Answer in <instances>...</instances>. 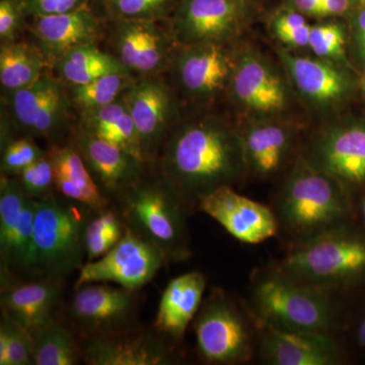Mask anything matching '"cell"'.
<instances>
[{"label":"cell","instance_id":"2","mask_svg":"<svg viewBox=\"0 0 365 365\" xmlns=\"http://www.w3.org/2000/svg\"><path fill=\"white\" fill-rule=\"evenodd\" d=\"M148 169L112 204L125 225L157 246L168 263L187 260L192 255L187 225L192 211L169 182Z\"/></svg>","mask_w":365,"mask_h":365},{"label":"cell","instance_id":"23","mask_svg":"<svg viewBox=\"0 0 365 365\" xmlns=\"http://www.w3.org/2000/svg\"><path fill=\"white\" fill-rule=\"evenodd\" d=\"M260 350L273 365H332L339 361V349L330 333L282 330L257 319Z\"/></svg>","mask_w":365,"mask_h":365},{"label":"cell","instance_id":"43","mask_svg":"<svg viewBox=\"0 0 365 365\" xmlns=\"http://www.w3.org/2000/svg\"><path fill=\"white\" fill-rule=\"evenodd\" d=\"M311 18H325L322 0H287V6Z\"/></svg>","mask_w":365,"mask_h":365},{"label":"cell","instance_id":"38","mask_svg":"<svg viewBox=\"0 0 365 365\" xmlns=\"http://www.w3.org/2000/svg\"><path fill=\"white\" fill-rule=\"evenodd\" d=\"M16 178L26 195L35 200H44L57 193L54 168L48 150Z\"/></svg>","mask_w":365,"mask_h":365},{"label":"cell","instance_id":"24","mask_svg":"<svg viewBox=\"0 0 365 365\" xmlns=\"http://www.w3.org/2000/svg\"><path fill=\"white\" fill-rule=\"evenodd\" d=\"M66 279L11 281L1 285L0 307L19 325L33 334L58 319Z\"/></svg>","mask_w":365,"mask_h":365},{"label":"cell","instance_id":"4","mask_svg":"<svg viewBox=\"0 0 365 365\" xmlns=\"http://www.w3.org/2000/svg\"><path fill=\"white\" fill-rule=\"evenodd\" d=\"M348 209L344 186L302 158L283 180L274 212L297 242L342 227Z\"/></svg>","mask_w":365,"mask_h":365},{"label":"cell","instance_id":"44","mask_svg":"<svg viewBox=\"0 0 365 365\" xmlns=\"http://www.w3.org/2000/svg\"><path fill=\"white\" fill-rule=\"evenodd\" d=\"M9 349V333L6 327L2 322H0V365L6 364Z\"/></svg>","mask_w":365,"mask_h":365},{"label":"cell","instance_id":"11","mask_svg":"<svg viewBox=\"0 0 365 365\" xmlns=\"http://www.w3.org/2000/svg\"><path fill=\"white\" fill-rule=\"evenodd\" d=\"M167 263L157 246L125 225L123 237L111 251L98 260L86 262L81 268L74 289L86 283L107 282L137 292Z\"/></svg>","mask_w":365,"mask_h":365},{"label":"cell","instance_id":"39","mask_svg":"<svg viewBox=\"0 0 365 365\" xmlns=\"http://www.w3.org/2000/svg\"><path fill=\"white\" fill-rule=\"evenodd\" d=\"M1 322L9 333V349L4 365H35L32 335L2 312Z\"/></svg>","mask_w":365,"mask_h":365},{"label":"cell","instance_id":"20","mask_svg":"<svg viewBox=\"0 0 365 365\" xmlns=\"http://www.w3.org/2000/svg\"><path fill=\"white\" fill-rule=\"evenodd\" d=\"M71 144L83 158L91 177L111 202L135 184L150 165L128 151L78 127Z\"/></svg>","mask_w":365,"mask_h":365},{"label":"cell","instance_id":"22","mask_svg":"<svg viewBox=\"0 0 365 365\" xmlns=\"http://www.w3.org/2000/svg\"><path fill=\"white\" fill-rule=\"evenodd\" d=\"M241 133L248 174L267 180L287 167L295 143L292 127L281 118L247 119Z\"/></svg>","mask_w":365,"mask_h":365},{"label":"cell","instance_id":"29","mask_svg":"<svg viewBox=\"0 0 365 365\" xmlns=\"http://www.w3.org/2000/svg\"><path fill=\"white\" fill-rule=\"evenodd\" d=\"M52 68L56 78L67 86L86 85L108 74L130 73L116 56L103 52L98 44L81 46L71 50Z\"/></svg>","mask_w":365,"mask_h":365},{"label":"cell","instance_id":"14","mask_svg":"<svg viewBox=\"0 0 365 365\" xmlns=\"http://www.w3.org/2000/svg\"><path fill=\"white\" fill-rule=\"evenodd\" d=\"M140 141L144 163L153 165L177 123L174 91L160 76L136 78L123 95Z\"/></svg>","mask_w":365,"mask_h":365},{"label":"cell","instance_id":"6","mask_svg":"<svg viewBox=\"0 0 365 365\" xmlns=\"http://www.w3.org/2000/svg\"><path fill=\"white\" fill-rule=\"evenodd\" d=\"M330 292L290 279L279 270L258 274L252 287L254 316L282 330L331 333Z\"/></svg>","mask_w":365,"mask_h":365},{"label":"cell","instance_id":"16","mask_svg":"<svg viewBox=\"0 0 365 365\" xmlns=\"http://www.w3.org/2000/svg\"><path fill=\"white\" fill-rule=\"evenodd\" d=\"M235 54L227 45L205 43L182 46L172 68L185 96L199 104H208L227 91Z\"/></svg>","mask_w":365,"mask_h":365},{"label":"cell","instance_id":"18","mask_svg":"<svg viewBox=\"0 0 365 365\" xmlns=\"http://www.w3.org/2000/svg\"><path fill=\"white\" fill-rule=\"evenodd\" d=\"M343 186L365 182V125H331L319 132L304 157Z\"/></svg>","mask_w":365,"mask_h":365},{"label":"cell","instance_id":"40","mask_svg":"<svg viewBox=\"0 0 365 365\" xmlns=\"http://www.w3.org/2000/svg\"><path fill=\"white\" fill-rule=\"evenodd\" d=\"M24 0H0V40L14 42L26 26Z\"/></svg>","mask_w":365,"mask_h":365},{"label":"cell","instance_id":"17","mask_svg":"<svg viewBox=\"0 0 365 365\" xmlns=\"http://www.w3.org/2000/svg\"><path fill=\"white\" fill-rule=\"evenodd\" d=\"M81 340L83 364L90 365H170L180 361L174 341L157 329L138 327L111 337Z\"/></svg>","mask_w":365,"mask_h":365},{"label":"cell","instance_id":"35","mask_svg":"<svg viewBox=\"0 0 365 365\" xmlns=\"http://www.w3.org/2000/svg\"><path fill=\"white\" fill-rule=\"evenodd\" d=\"M271 30L282 47L289 50L309 47L312 25L307 16L285 6L274 14L271 20Z\"/></svg>","mask_w":365,"mask_h":365},{"label":"cell","instance_id":"12","mask_svg":"<svg viewBox=\"0 0 365 365\" xmlns=\"http://www.w3.org/2000/svg\"><path fill=\"white\" fill-rule=\"evenodd\" d=\"M6 100L19 130L52 144H62L72 104L68 91L56 76L45 71L32 86L6 93Z\"/></svg>","mask_w":365,"mask_h":365},{"label":"cell","instance_id":"21","mask_svg":"<svg viewBox=\"0 0 365 365\" xmlns=\"http://www.w3.org/2000/svg\"><path fill=\"white\" fill-rule=\"evenodd\" d=\"M198 210L210 216L232 235L246 244H260L277 234L279 223L272 209L237 193L225 186L204 196Z\"/></svg>","mask_w":365,"mask_h":365},{"label":"cell","instance_id":"25","mask_svg":"<svg viewBox=\"0 0 365 365\" xmlns=\"http://www.w3.org/2000/svg\"><path fill=\"white\" fill-rule=\"evenodd\" d=\"M31 19L29 30L48 66L76 48L98 44L103 35L101 21L88 6L73 13Z\"/></svg>","mask_w":365,"mask_h":365},{"label":"cell","instance_id":"32","mask_svg":"<svg viewBox=\"0 0 365 365\" xmlns=\"http://www.w3.org/2000/svg\"><path fill=\"white\" fill-rule=\"evenodd\" d=\"M136 78L130 73H112L86 85L68 86L72 107L81 113L111 104L124 95Z\"/></svg>","mask_w":365,"mask_h":365},{"label":"cell","instance_id":"48","mask_svg":"<svg viewBox=\"0 0 365 365\" xmlns=\"http://www.w3.org/2000/svg\"><path fill=\"white\" fill-rule=\"evenodd\" d=\"M359 4H360V2L364 1V0H359Z\"/></svg>","mask_w":365,"mask_h":365},{"label":"cell","instance_id":"41","mask_svg":"<svg viewBox=\"0 0 365 365\" xmlns=\"http://www.w3.org/2000/svg\"><path fill=\"white\" fill-rule=\"evenodd\" d=\"M90 0H24L26 18L73 13L88 6Z\"/></svg>","mask_w":365,"mask_h":365},{"label":"cell","instance_id":"5","mask_svg":"<svg viewBox=\"0 0 365 365\" xmlns=\"http://www.w3.org/2000/svg\"><path fill=\"white\" fill-rule=\"evenodd\" d=\"M290 279L332 294L365 272V242L342 227L294 242L275 267Z\"/></svg>","mask_w":365,"mask_h":365},{"label":"cell","instance_id":"13","mask_svg":"<svg viewBox=\"0 0 365 365\" xmlns=\"http://www.w3.org/2000/svg\"><path fill=\"white\" fill-rule=\"evenodd\" d=\"M37 200L16 177L0 176V267L1 285L25 277L32 250Z\"/></svg>","mask_w":365,"mask_h":365},{"label":"cell","instance_id":"47","mask_svg":"<svg viewBox=\"0 0 365 365\" xmlns=\"http://www.w3.org/2000/svg\"><path fill=\"white\" fill-rule=\"evenodd\" d=\"M362 213H364V217L365 220V200L364 201V204H362Z\"/></svg>","mask_w":365,"mask_h":365},{"label":"cell","instance_id":"3","mask_svg":"<svg viewBox=\"0 0 365 365\" xmlns=\"http://www.w3.org/2000/svg\"><path fill=\"white\" fill-rule=\"evenodd\" d=\"M96 210L55 193L37 200L26 278L66 279L86 262V232Z\"/></svg>","mask_w":365,"mask_h":365},{"label":"cell","instance_id":"10","mask_svg":"<svg viewBox=\"0 0 365 365\" xmlns=\"http://www.w3.org/2000/svg\"><path fill=\"white\" fill-rule=\"evenodd\" d=\"M227 93L247 119L280 118L290 105L287 81L265 57L248 48L235 52Z\"/></svg>","mask_w":365,"mask_h":365},{"label":"cell","instance_id":"33","mask_svg":"<svg viewBox=\"0 0 365 365\" xmlns=\"http://www.w3.org/2000/svg\"><path fill=\"white\" fill-rule=\"evenodd\" d=\"M124 232L125 223L113 204L102 210H96L86 227V262L105 256L116 246Z\"/></svg>","mask_w":365,"mask_h":365},{"label":"cell","instance_id":"1","mask_svg":"<svg viewBox=\"0 0 365 365\" xmlns=\"http://www.w3.org/2000/svg\"><path fill=\"white\" fill-rule=\"evenodd\" d=\"M151 167L191 211L204 196L248 174L239 129L211 116L178 121Z\"/></svg>","mask_w":365,"mask_h":365},{"label":"cell","instance_id":"19","mask_svg":"<svg viewBox=\"0 0 365 365\" xmlns=\"http://www.w3.org/2000/svg\"><path fill=\"white\" fill-rule=\"evenodd\" d=\"M277 53L292 86L307 104L319 110H331L349 95L351 81L342 63L297 54L282 46Z\"/></svg>","mask_w":365,"mask_h":365},{"label":"cell","instance_id":"46","mask_svg":"<svg viewBox=\"0 0 365 365\" xmlns=\"http://www.w3.org/2000/svg\"><path fill=\"white\" fill-rule=\"evenodd\" d=\"M360 86H361V91L365 97V68L364 74H362L361 81H360Z\"/></svg>","mask_w":365,"mask_h":365},{"label":"cell","instance_id":"31","mask_svg":"<svg viewBox=\"0 0 365 365\" xmlns=\"http://www.w3.org/2000/svg\"><path fill=\"white\" fill-rule=\"evenodd\" d=\"M35 365H78L83 362L81 340L71 326L56 319L31 334Z\"/></svg>","mask_w":365,"mask_h":365},{"label":"cell","instance_id":"8","mask_svg":"<svg viewBox=\"0 0 365 365\" xmlns=\"http://www.w3.org/2000/svg\"><path fill=\"white\" fill-rule=\"evenodd\" d=\"M199 355L210 364H240L253 355L248 322L225 292L213 290L194 319Z\"/></svg>","mask_w":365,"mask_h":365},{"label":"cell","instance_id":"28","mask_svg":"<svg viewBox=\"0 0 365 365\" xmlns=\"http://www.w3.org/2000/svg\"><path fill=\"white\" fill-rule=\"evenodd\" d=\"M78 126L103 140L123 148L144 163L138 132L123 96L111 104L81 113Z\"/></svg>","mask_w":365,"mask_h":365},{"label":"cell","instance_id":"9","mask_svg":"<svg viewBox=\"0 0 365 365\" xmlns=\"http://www.w3.org/2000/svg\"><path fill=\"white\" fill-rule=\"evenodd\" d=\"M256 0H181L173 11L170 30L185 45H228L257 14Z\"/></svg>","mask_w":365,"mask_h":365},{"label":"cell","instance_id":"37","mask_svg":"<svg viewBox=\"0 0 365 365\" xmlns=\"http://www.w3.org/2000/svg\"><path fill=\"white\" fill-rule=\"evenodd\" d=\"M34 138L35 137L24 135L2 146L1 175L18 177L45 155L47 150H43Z\"/></svg>","mask_w":365,"mask_h":365},{"label":"cell","instance_id":"34","mask_svg":"<svg viewBox=\"0 0 365 365\" xmlns=\"http://www.w3.org/2000/svg\"><path fill=\"white\" fill-rule=\"evenodd\" d=\"M113 21H162L173 14L177 0H103Z\"/></svg>","mask_w":365,"mask_h":365},{"label":"cell","instance_id":"30","mask_svg":"<svg viewBox=\"0 0 365 365\" xmlns=\"http://www.w3.org/2000/svg\"><path fill=\"white\" fill-rule=\"evenodd\" d=\"M48 67L44 55L35 43L14 41L0 47V85L6 93L32 86Z\"/></svg>","mask_w":365,"mask_h":365},{"label":"cell","instance_id":"15","mask_svg":"<svg viewBox=\"0 0 365 365\" xmlns=\"http://www.w3.org/2000/svg\"><path fill=\"white\" fill-rule=\"evenodd\" d=\"M160 21H114L111 30L112 54L138 78L160 76L172 67L177 43Z\"/></svg>","mask_w":365,"mask_h":365},{"label":"cell","instance_id":"42","mask_svg":"<svg viewBox=\"0 0 365 365\" xmlns=\"http://www.w3.org/2000/svg\"><path fill=\"white\" fill-rule=\"evenodd\" d=\"M353 37L360 61L365 63V0L352 11Z\"/></svg>","mask_w":365,"mask_h":365},{"label":"cell","instance_id":"45","mask_svg":"<svg viewBox=\"0 0 365 365\" xmlns=\"http://www.w3.org/2000/svg\"><path fill=\"white\" fill-rule=\"evenodd\" d=\"M357 340L361 346H365V318L362 321L361 325L359 329V334H357Z\"/></svg>","mask_w":365,"mask_h":365},{"label":"cell","instance_id":"7","mask_svg":"<svg viewBox=\"0 0 365 365\" xmlns=\"http://www.w3.org/2000/svg\"><path fill=\"white\" fill-rule=\"evenodd\" d=\"M135 290L107 282L76 288L67 318L79 339L111 337L140 327Z\"/></svg>","mask_w":365,"mask_h":365},{"label":"cell","instance_id":"26","mask_svg":"<svg viewBox=\"0 0 365 365\" xmlns=\"http://www.w3.org/2000/svg\"><path fill=\"white\" fill-rule=\"evenodd\" d=\"M205 290L202 273L194 271L174 278L163 292L153 327L174 342L182 340L200 309Z\"/></svg>","mask_w":365,"mask_h":365},{"label":"cell","instance_id":"27","mask_svg":"<svg viewBox=\"0 0 365 365\" xmlns=\"http://www.w3.org/2000/svg\"><path fill=\"white\" fill-rule=\"evenodd\" d=\"M55 173V188L60 195L85 204L93 210L112 205L91 177L83 158L69 144H52L48 150Z\"/></svg>","mask_w":365,"mask_h":365},{"label":"cell","instance_id":"36","mask_svg":"<svg viewBox=\"0 0 365 365\" xmlns=\"http://www.w3.org/2000/svg\"><path fill=\"white\" fill-rule=\"evenodd\" d=\"M345 46L346 32L341 24L328 21L312 26L307 48L313 51L314 56L343 63Z\"/></svg>","mask_w":365,"mask_h":365}]
</instances>
